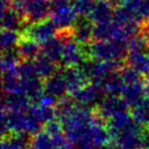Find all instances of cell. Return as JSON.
Here are the masks:
<instances>
[{
	"mask_svg": "<svg viewBox=\"0 0 149 149\" xmlns=\"http://www.w3.org/2000/svg\"><path fill=\"white\" fill-rule=\"evenodd\" d=\"M52 1V4L54 7H57V6H62V4L69 3V0H51Z\"/></svg>",
	"mask_w": 149,
	"mask_h": 149,
	"instance_id": "obj_40",
	"label": "cell"
},
{
	"mask_svg": "<svg viewBox=\"0 0 149 149\" xmlns=\"http://www.w3.org/2000/svg\"><path fill=\"white\" fill-rule=\"evenodd\" d=\"M141 149H149V127H145L141 132Z\"/></svg>",
	"mask_w": 149,
	"mask_h": 149,
	"instance_id": "obj_39",
	"label": "cell"
},
{
	"mask_svg": "<svg viewBox=\"0 0 149 149\" xmlns=\"http://www.w3.org/2000/svg\"><path fill=\"white\" fill-rule=\"evenodd\" d=\"M128 104L124 100L123 97L120 96H107L101 102H100L95 110L96 112L102 116L104 120H109L112 116L120 114L123 112H128L130 109Z\"/></svg>",
	"mask_w": 149,
	"mask_h": 149,
	"instance_id": "obj_5",
	"label": "cell"
},
{
	"mask_svg": "<svg viewBox=\"0 0 149 149\" xmlns=\"http://www.w3.org/2000/svg\"><path fill=\"white\" fill-rule=\"evenodd\" d=\"M42 131L48 133L51 137H54L57 136V135H60V134L64 133V128H63L62 123L56 119V120H52L48 122V123H46L44 125V130Z\"/></svg>",
	"mask_w": 149,
	"mask_h": 149,
	"instance_id": "obj_37",
	"label": "cell"
},
{
	"mask_svg": "<svg viewBox=\"0 0 149 149\" xmlns=\"http://www.w3.org/2000/svg\"><path fill=\"white\" fill-rule=\"evenodd\" d=\"M121 97L124 98L130 107L134 108L138 106L147 97L145 83L139 82V83L132 84V85H126Z\"/></svg>",
	"mask_w": 149,
	"mask_h": 149,
	"instance_id": "obj_19",
	"label": "cell"
},
{
	"mask_svg": "<svg viewBox=\"0 0 149 149\" xmlns=\"http://www.w3.org/2000/svg\"><path fill=\"white\" fill-rule=\"evenodd\" d=\"M64 38V47L61 64L65 68L69 66H79L87 58L82 45L74 40L72 37V29L65 32H59Z\"/></svg>",
	"mask_w": 149,
	"mask_h": 149,
	"instance_id": "obj_2",
	"label": "cell"
},
{
	"mask_svg": "<svg viewBox=\"0 0 149 149\" xmlns=\"http://www.w3.org/2000/svg\"><path fill=\"white\" fill-rule=\"evenodd\" d=\"M146 52L149 54V46H148V48H147V50H146Z\"/></svg>",
	"mask_w": 149,
	"mask_h": 149,
	"instance_id": "obj_43",
	"label": "cell"
},
{
	"mask_svg": "<svg viewBox=\"0 0 149 149\" xmlns=\"http://www.w3.org/2000/svg\"><path fill=\"white\" fill-rule=\"evenodd\" d=\"M22 36H23V34L15 32V31L2 29V33H1V49L2 51L17 47L19 42H21Z\"/></svg>",
	"mask_w": 149,
	"mask_h": 149,
	"instance_id": "obj_30",
	"label": "cell"
},
{
	"mask_svg": "<svg viewBox=\"0 0 149 149\" xmlns=\"http://www.w3.org/2000/svg\"><path fill=\"white\" fill-rule=\"evenodd\" d=\"M97 0H72V7L79 17L89 15Z\"/></svg>",
	"mask_w": 149,
	"mask_h": 149,
	"instance_id": "obj_34",
	"label": "cell"
},
{
	"mask_svg": "<svg viewBox=\"0 0 149 149\" xmlns=\"http://www.w3.org/2000/svg\"><path fill=\"white\" fill-rule=\"evenodd\" d=\"M59 33L57 26L54 25L52 20H46V21L31 24L23 34L24 36L32 38L34 40H36L38 44H44L45 42L49 40L51 38L57 36Z\"/></svg>",
	"mask_w": 149,
	"mask_h": 149,
	"instance_id": "obj_7",
	"label": "cell"
},
{
	"mask_svg": "<svg viewBox=\"0 0 149 149\" xmlns=\"http://www.w3.org/2000/svg\"><path fill=\"white\" fill-rule=\"evenodd\" d=\"M72 37L79 45L85 46L94 40V23L89 17H79L72 29Z\"/></svg>",
	"mask_w": 149,
	"mask_h": 149,
	"instance_id": "obj_9",
	"label": "cell"
},
{
	"mask_svg": "<svg viewBox=\"0 0 149 149\" xmlns=\"http://www.w3.org/2000/svg\"><path fill=\"white\" fill-rule=\"evenodd\" d=\"M98 86L101 87L106 96H122L125 83L120 74V71H114L108 74Z\"/></svg>",
	"mask_w": 149,
	"mask_h": 149,
	"instance_id": "obj_17",
	"label": "cell"
},
{
	"mask_svg": "<svg viewBox=\"0 0 149 149\" xmlns=\"http://www.w3.org/2000/svg\"><path fill=\"white\" fill-rule=\"evenodd\" d=\"M50 19L57 26L59 32H65L73 29L79 17L72 4L66 3L54 7Z\"/></svg>",
	"mask_w": 149,
	"mask_h": 149,
	"instance_id": "obj_3",
	"label": "cell"
},
{
	"mask_svg": "<svg viewBox=\"0 0 149 149\" xmlns=\"http://www.w3.org/2000/svg\"><path fill=\"white\" fill-rule=\"evenodd\" d=\"M32 100L25 94H7L3 93L1 100V110L10 112H25L32 106Z\"/></svg>",
	"mask_w": 149,
	"mask_h": 149,
	"instance_id": "obj_12",
	"label": "cell"
},
{
	"mask_svg": "<svg viewBox=\"0 0 149 149\" xmlns=\"http://www.w3.org/2000/svg\"><path fill=\"white\" fill-rule=\"evenodd\" d=\"M114 33V22L94 24V40H112Z\"/></svg>",
	"mask_w": 149,
	"mask_h": 149,
	"instance_id": "obj_29",
	"label": "cell"
},
{
	"mask_svg": "<svg viewBox=\"0 0 149 149\" xmlns=\"http://www.w3.org/2000/svg\"><path fill=\"white\" fill-rule=\"evenodd\" d=\"M148 127H149V126H148Z\"/></svg>",
	"mask_w": 149,
	"mask_h": 149,
	"instance_id": "obj_44",
	"label": "cell"
},
{
	"mask_svg": "<svg viewBox=\"0 0 149 149\" xmlns=\"http://www.w3.org/2000/svg\"><path fill=\"white\" fill-rule=\"evenodd\" d=\"M120 74L124 81L125 85H132V84L141 82V75L136 70H134L132 66L127 65L126 63L123 68L120 69Z\"/></svg>",
	"mask_w": 149,
	"mask_h": 149,
	"instance_id": "obj_36",
	"label": "cell"
},
{
	"mask_svg": "<svg viewBox=\"0 0 149 149\" xmlns=\"http://www.w3.org/2000/svg\"><path fill=\"white\" fill-rule=\"evenodd\" d=\"M70 96L79 104L84 106H98L107 97L101 87L93 83H88L86 86L79 88V91L70 94Z\"/></svg>",
	"mask_w": 149,
	"mask_h": 149,
	"instance_id": "obj_4",
	"label": "cell"
},
{
	"mask_svg": "<svg viewBox=\"0 0 149 149\" xmlns=\"http://www.w3.org/2000/svg\"><path fill=\"white\" fill-rule=\"evenodd\" d=\"M42 54L50 59L52 62L57 64H61L63 54V47H64V38L59 34L56 37L42 44Z\"/></svg>",
	"mask_w": 149,
	"mask_h": 149,
	"instance_id": "obj_15",
	"label": "cell"
},
{
	"mask_svg": "<svg viewBox=\"0 0 149 149\" xmlns=\"http://www.w3.org/2000/svg\"><path fill=\"white\" fill-rule=\"evenodd\" d=\"M59 102V99L56 98L54 96H50V95H45L42 97V99L39 100L38 104H42V106H48V107H56L57 104Z\"/></svg>",
	"mask_w": 149,
	"mask_h": 149,
	"instance_id": "obj_38",
	"label": "cell"
},
{
	"mask_svg": "<svg viewBox=\"0 0 149 149\" xmlns=\"http://www.w3.org/2000/svg\"><path fill=\"white\" fill-rule=\"evenodd\" d=\"M54 149H75V147H74V144H73V143L69 141L66 145L62 146V147H57V148H54Z\"/></svg>",
	"mask_w": 149,
	"mask_h": 149,
	"instance_id": "obj_41",
	"label": "cell"
},
{
	"mask_svg": "<svg viewBox=\"0 0 149 149\" xmlns=\"http://www.w3.org/2000/svg\"><path fill=\"white\" fill-rule=\"evenodd\" d=\"M91 135L96 149H102L110 145L112 138L107 124L95 123L91 128Z\"/></svg>",
	"mask_w": 149,
	"mask_h": 149,
	"instance_id": "obj_25",
	"label": "cell"
},
{
	"mask_svg": "<svg viewBox=\"0 0 149 149\" xmlns=\"http://www.w3.org/2000/svg\"><path fill=\"white\" fill-rule=\"evenodd\" d=\"M107 126L110 132L112 141L121 133L143 127L133 119L132 113H128V112H123L112 116L111 119L107 121Z\"/></svg>",
	"mask_w": 149,
	"mask_h": 149,
	"instance_id": "obj_8",
	"label": "cell"
},
{
	"mask_svg": "<svg viewBox=\"0 0 149 149\" xmlns=\"http://www.w3.org/2000/svg\"><path fill=\"white\" fill-rule=\"evenodd\" d=\"M121 6L127 9L141 24L149 22V0H122Z\"/></svg>",
	"mask_w": 149,
	"mask_h": 149,
	"instance_id": "obj_18",
	"label": "cell"
},
{
	"mask_svg": "<svg viewBox=\"0 0 149 149\" xmlns=\"http://www.w3.org/2000/svg\"><path fill=\"white\" fill-rule=\"evenodd\" d=\"M17 72L22 81H27V79H34L37 76L36 68H35L33 60H23L17 65Z\"/></svg>",
	"mask_w": 149,
	"mask_h": 149,
	"instance_id": "obj_33",
	"label": "cell"
},
{
	"mask_svg": "<svg viewBox=\"0 0 149 149\" xmlns=\"http://www.w3.org/2000/svg\"><path fill=\"white\" fill-rule=\"evenodd\" d=\"M133 119L143 127L149 126V97H146L144 101L133 108Z\"/></svg>",
	"mask_w": 149,
	"mask_h": 149,
	"instance_id": "obj_28",
	"label": "cell"
},
{
	"mask_svg": "<svg viewBox=\"0 0 149 149\" xmlns=\"http://www.w3.org/2000/svg\"><path fill=\"white\" fill-rule=\"evenodd\" d=\"M54 4L51 0H31L25 11V19L31 24L48 20L51 17Z\"/></svg>",
	"mask_w": 149,
	"mask_h": 149,
	"instance_id": "obj_6",
	"label": "cell"
},
{
	"mask_svg": "<svg viewBox=\"0 0 149 149\" xmlns=\"http://www.w3.org/2000/svg\"><path fill=\"white\" fill-rule=\"evenodd\" d=\"M125 63L132 66L141 75L149 76V54L146 51H131L125 59Z\"/></svg>",
	"mask_w": 149,
	"mask_h": 149,
	"instance_id": "obj_21",
	"label": "cell"
},
{
	"mask_svg": "<svg viewBox=\"0 0 149 149\" xmlns=\"http://www.w3.org/2000/svg\"><path fill=\"white\" fill-rule=\"evenodd\" d=\"M1 23H2V29H10V31H15L19 33H25L27 29L26 24L29 22L26 21L23 15L20 12H17L15 9L12 7L8 8L4 11H1Z\"/></svg>",
	"mask_w": 149,
	"mask_h": 149,
	"instance_id": "obj_10",
	"label": "cell"
},
{
	"mask_svg": "<svg viewBox=\"0 0 149 149\" xmlns=\"http://www.w3.org/2000/svg\"><path fill=\"white\" fill-rule=\"evenodd\" d=\"M113 7L114 6L110 0H97L95 7L88 17L94 24L111 22L114 13Z\"/></svg>",
	"mask_w": 149,
	"mask_h": 149,
	"instance_id": "obj_14",
	"label": "cell"
},
{
	"mask_svg": "<svg viewBox=\"0 0 149 149\" xmlns=\"http://www.w3.org/2000/svg\"><path fill=\"white\" fill-rule=\"evenodd\" d=\"M35 110H36L38 118L40 119V121L44 124L57 119L56 107H48V106H42V104H35Z\"/></svg>",
	"mask_w": 149,
	"mask_h": 149,
	"instance_id": "obj_35",
	"label": "cell"
},
{
	"mask_svg": "<svg viewBox=\"0 0 149 149\" xmlns=\"http://www.w3.org/2000/svg\"><path fill=\"white\" fill-rule=\"evenodd\" d=\"M83 48L86 57L100 61L125 60L128 54L127 42L118 40H93Z\"/></svg>",
	"mask_w": 149,
	"mask_h": 149,
	"instance_id": "obj_1",
	"label": "cell"
},
{
	"mask_svg": "<svg viewBox=\"0 0 149 149\" xmlns=\"http://www.w3.org/2000/svg\"><path fill=\"white\" fill-rule=\"evenodd\" d=\"M2 88L7 94H24L23 81L19 75L17 68L2 72Z\"/></svg>",
	"mask_w": 149,
	"mask_h": 149,
	"instance_id": "obj_20",
	"label": "cell"
},
{
	"mask_svg": "<svg viewBox=\"0 0 149 149\" xmlns=\"http://www.w3.org/2000/svg\"><path fill=\"white\" fill-rule=\"evenodd\" d=\"M23 93L32 100V102L38 104L42 97L45 95V87H44V79L40 77L23 81Z\"/></svg>",
	"mask_w": 149,
	"mask_h": 149,
	"instance_id": "obj_24",
	"label": "cell"
},
{
	"mask_svg": "<svg viewBox=\"0 0 149 149\" xmlns=\"http://www.w3.org/2000/svg\"><path fill=\"white\" fill-rule=\"evenodd\" d=\"M33 61L34 64H35V68H36L37 76L44 79V81L49 79L50 76L54 75L59 70L58 64L52 62L50 59L45 57L44 54H40L39 57H37Z\"/></svg>",
	"mask_w": 149,
	"mask_h": 149,
	"instance_id": "obj_26",
	"label": "cell"
},
{
	"mask_svg": "<svg viewBox=\"0 0 149 149\" xmlns=\"http://www.w3.org/2000/svg\"><path fill=\"white\" fill-rule=\"evenodd\" d=\"M32 137L29 133H17L2 137L0 149H27L31 146Z\"/></svg>",
	"mask_w": 149,
	"mask_h": 149,
	"instance_id": "obj_22",
	"label": "cell"
},
{
	"mask_svg": "<svg viewBox=\"0 0 149 149\" xmlns=\"http://www.w3.org/2000/svg\"><path fill=\"white\" fill-rule=\"evenodd\" d=\"M22 61H23V59H22L21 54L19 52L17 47L3 50L2 51V57H1V70L3 72V71L7 70L15 69Z\"/></svg>",
	"mask_w": 149,
	"mask_h": 149,
	"instance_id": "obj_27",
	"label": "cell"
},
{
	"mask_svg": "<svg viewBox=\"0 0 149 149\" xmlns=\"http://www.w3.org/2000/svg\"><path fill=\"white\" fill-rule=\"evenodd\" d=\"M145 127L131 130L119 134L113 139L116 149H141V132Z\"/></svg>",
	"mask_w": 149,
	"mask_h": 149,
	"instance_id": "obj_13",
	"label": "cell"
},
{
	"mask_svg": "<svg viewBox=\"0 0 149 149\" xmlns=\"http://www.w3.org/2000/svg\"><path fill=\"white\" fill-rule=\"evenodd\" d=\"M44 87H45V94L54 96L59 100L68 96L66 94L69 93L66 83L60 72V69L54 75L44 81Z\"/></svg>",
	"mask_w": 149,
	"mask_h": 149,
	"instance_id": "obj_16",
	"label": "cell"
},
{
	"mask_svg": "<svg viewBox=\"0 0 149 149\" xmlns=\"http://www.w3.org/2000/svg\"><path fill=\"white\" fill-rule=\"evenodd\" d=\"M31 148L32 149H54V141L52 137L45 131H42L38 134L32 137L31 141Z\"/></svg>",
	"mask_w": 149,
	"mask_h": 149,
	"instance_id": "obj_31",
	"label": "cell"
},
{
	"mask_svg": "<svg viewBox=\"0 0 149 149\" xmlns=\"http://www.w3.org/2000/svg\"><path fill=\"white\" fill-rule=\"evenodd\" d=\"M148 46L149 38L143 32L132 37L127 42L128 52H131V51H146Z\"/></svg>",
	"mask_w": 149,
	"mask_h": 149,
	"instance_id": "obj_32",
	"label": "cell"
},
{
	"mask_svg": "<svg viewBox=\"0 0 149 149\" xmlns=\"http://www.w3.org/2000/svg\"><path fill=\"white\" fill-rule=\"evenodd\" d=\"M60 72L65 81L68 91L70 94L79 91V88L86 86L87 84L89 83L88 79L79 69V66H69V68L63 66L62 71H60Z\"/></svg>",
	"mask_w": 149,
	"mask_h": 149,
	"instance_id": "obj_11",
	"label": "cell"
},
{
	"mask_svg": "<svg viewBox=\"0 0 149 149\" xmlns=\"http://www.w3.org/2000/svg\"><path fill=\"white\" fill-rule=\"evenodd\" d=\"M145 85H146V93H147V97H149V76L146 77Z\"/></svg>",
	"mask_w": 149,
	"mask_h": 149,
	"instance_id": "obj_42",
	"label": "cell"
},
{
	"mask_svg": "<svg viewBox=\"0 0 149 149\" xmlns=\"http://www.w3.org/2000/svg\"><path fill=\"white\" fill-rule=\"evenodd\" d=\"M17 49L23 60H35L40 56L42 46L36 40L23 35L21 42L17 45Z\"/></svg>",
	"mask_w": 149,
	"mask_h": 149,
	"instance_id": "obj_23",
	"label": "cell"
}]
</instances>
